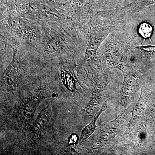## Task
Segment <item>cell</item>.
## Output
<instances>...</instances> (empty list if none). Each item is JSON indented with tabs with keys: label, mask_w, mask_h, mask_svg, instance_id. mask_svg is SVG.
<instances>
[{
	"label": "cell",
	"mask_w": 155,
	"mask_h": 155,
	"mask_svg": "<svg viewBox=\"0 0 155 155\" xmlns=\"http://www.w3.org/2000/svg\"><path fill=\"white\" fill-rule=\"evenodd\" d=\"M122 0H106L103 4L102 10H107L116 8L119 4L122 2Z\"/></svg>",
	"instance_id": "cell-16"
},
{
	"label": "cell",
	"mask_w": 155,
	"mask_h": 155,
	"mask_svg": "<svg viewBox=\"0 0 155 155\" xmlns=\"http://www.w3.org/2000/svg\"><path fill=\"white\" fill-rule=\"evenodd\" d=\"M17 5V11L22 18L31 23L65 21L67 17L61 14L52 0H29Z\"/></svg>",
	"instance_id": "cell-3"
},
{
	"label": "cell",
	"mask_w": 155,
	"mask_h": 155,
	"mask_svg": "<svg viewBox=\"0 0 155 155\" xmlns=\"http://www.w3.org/2000/svg\"><path fill=\"white\" fill-rule=\"evenodd\" d=\"M155 4V0H134L130 4L120 8L128 18L134 14L138 13L148 6Z\"/></svg>",
	"instance_id": "cell-11"
},
{
	"label": "cell",
	"mask_w": 155,
	"mask_h": 155,
	"mask_svg": "<svg viewBox=\"0 0 155 155\" xmlns=\"http://www.w3.org/2000/svg\"><path fill=\"white\" fill-rule=\"evenodd\" d=\"M42 1H50V0H42ZM52 1H54V2L57 3L64 2H66V1H68V0H52Z\"/></svg>",
	"instance_id": "cell-18"
},
{
	"label": "cell",
	"mask_w": 155,
	"mask_h": 155,
	"mask_svg": "<svg viewBox=\"0 0 155 155\" xmlns=\"http://www.w3.org/2000/svg\"><path fill=\"white\" fill-rule=\"evenodd\" d=\"M52 100L39 113L30 127V134L34 140L39 139L44 134L52 114Z\"/></svg>",
	"instance_id": "cell-8"
},
{
	"label": "cell",
	"mask_w": 155,
	"mask_h": 155,
	"mask_svg": "<svg viewBox=\"0 0 155 155\" xmlns=\"http://www.w3.org/2000/svg\"><path fill=\"white\" fill-rule=\"evenodd\" d=\"M153 30L152 26L150 24L147 23H143L140 26L138 31L142 37L148 38L151 35Z\"/></svg>",
	"instance_id": "cell-15"
},
{
	"label": "cell",
	"mask_w": 155,
	"mask_h": 155,
	"mask_svg": "<svg viewBox=\"0 0 155 155\" xmlns=\"http://www.w3.org/2000/svg\"><path fill=\"white\" fill-rule=\"evenodd\" d=\"M141 55L143 56L148 62H155V46L152 45L135 46Z\"/></svg>",
	"instance_id": "cell-14"
},
{
	"label": "cell",
	"mask_w": 155,
	"mask_h": 155,
	"mask_svg": "<svg viewBox=\"0 0 155 155\" xmlns=\"http://www.w3.org/2000/svg\"><path fill=\"white\" fill-rule=\"evenodd\" d=\"M134 47L124 38L111 35L103 42L97 52L109 66L118 68L123 72L130 68L127 63L128 57Z\"/></svg>",
	"instance_id": "cell-5"
},
{
	"label": "cell",
	"mask_w": 155,
	"mask_h": 155,
	"mask_svg": "<svg viewBox=\"0 0 155 155\" xmlns=\"http://www.w3.org/2000/svg\"><path fill=\"white\" fill-rule=\"evenodd\" d=\"M40 23L42 27V37L36 51L40 55L45 58H60L61 62L65 61L64 58L75 55L83 46H86L80 30L68 22Z\"/></svg>",
	"instance_id": "cell-1"
},
{
	"label": "cell",
	"mask_w": 155,
	"mask_h": 155,
	"mask_svg": "<svg viewBox=\"0 0 155 155\" xmlns=\"http://www.w3.org/2000/svg\"><path fill=\"white\" fill-rule=\"evenodd\" d=\"M59 77L61 83L68 91L75 93L77 90V79L70 62L62 61L58 64Z\"/></svg>",
	"instance_id": "cell-10"
},
{
	"label": "cell",
	"mask_w": 155,
	"mask_h": 155,
	"mask_svg": "<svg viewBox=\"0 0 155 155\" xmlns=\"http://www.w3.org/2000/svg\"><path fill=\"white\" fill-rule=\"evenodd\" d=\"M13 51L12 61L3 72L2 83L9 91L16 90L27 75L28 70L27 59L32 51L10 47Z\"/></svg>",
	"instance_id": "cell-6"
},
{
	"label": "cell",
	"mask_w": 155,
	"mask_h": 155,
	"mask_svg": "<svg viewBox=\"0 0 155 155\" xmlns=\"http://www.w3.org/2000/svg\"><path fill=\"white\" fill-rule=\"evenodd\" d=\"M106 0H68L56 3L61 14L67 17L69 23L77 28L84 25L99 10H101Z\"/></svg>",
	"instance_id": "cell-4"
},
{
	"label": "cell",
	"mask_w": 155,
	"mask_h": 155,
	"mask_svg": "<svg viewBox=\"0 0 155 155\" xmlns=\"http://www.w3.org/2000/svg\"><path fill=\"white\" fill-rule=\"evenodd\" d=\"M50 91L47 86L41 84L40 86L33 92L26 97L18 107V118L24 127L31 125L37 109L41 103L50 97Z\"/></svg>",
	"instance_id": "cell-7"
},
{
	"label": "cell",
	"mask_w": 155,
	"mask_h": 155,
	"mask_svg": "<svg viewBox=\"0 0 155 155\" xmlns=\"http://www.w3.org/2000/svg\"><path fill=\"white\" fill-rule=\"evenodd\" d=\"M146 101V98L141 91L139 99L132 111L131 119L128 124L129 127L135 124L143 116Z\"/></svg>",
	"instance_id": "cell-12"
},
{
	"label": "cell",
	"mask_w": 155,
	"mask_h": 155,
	"mask_svg": "<svg viewBox=\"0 0 155 155\" xmlns=\"http://www.w3.org/2000/svg\"><path fill=\"white\" fill-rule=\"evenodd\" d=\"M107 108V101H105V102L104 103L101 109L97 114L96 116L94 117V119L92 121V122L88 125L85 126L84 128L82 129L80 137L79 138V141H80V143H82L83 142L85 141L94 132L95 130L96 129V122L98 118H99L100 115L104 111L106 110Z\"/></svg>",
	"instance_id": "cell-13"
},
{
	"label": "cell",
	"mask_w": 155,
	"mask_h": 155,
	"mask_svg": "<svg viewBox=\"0 0 155 155\" xmlns=\"http://www.w3.org/2000/svg\"><path fill=\"white\" fill-rule=\"evenodd\" d=\"M79 138L78 135L75 133H73L71 134L68 138V143L70 145H74L78 143Z\"/></svg>",
	"instance_id": "cell-17"
},
{
	"label": "cell",
	"mask_w": 155,
	"mask_h": 155,
	"mask_svg": "<svg viewBox=\"0 0 155 155\" xmlns=\"http://www.w3.org/2000/svg\"><path fill=\"white\" fill-rule=\"evenodd\" d=\"M40 23H33L16 11L1 16V38L10 47L36 51L42 37Z\"/></svg>",
	"instance_id": "cell-2"
},
{
	"label": "cell",
	"mask_w": 155,
	"mask_h": 155,
	"mask_svg": "<svg viewBox=\"0 0 155 155\" xmlns=\"http://www.w3.org/2000/svg\"><path fill=\"white\" fill-rule=\"evenodd\" d=\"M123 73L124 80L121 101L122 104L126 105L136 90L140 79V75L138 72L130 69Z\"/></svg>",
	"instance_id": "cell-9"
}]
</instances>
